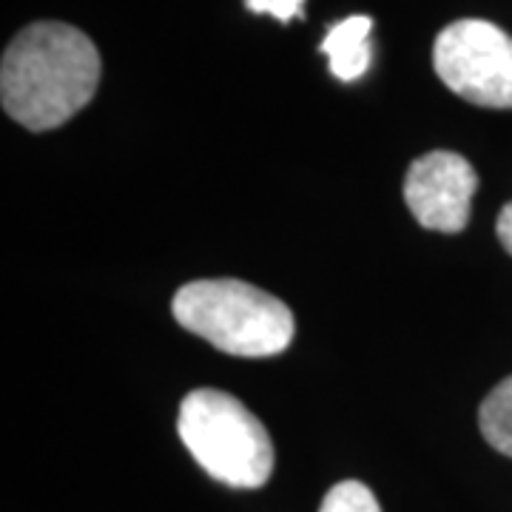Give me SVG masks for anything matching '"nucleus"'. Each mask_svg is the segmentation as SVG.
<instances>
[{
  "mask_svg": "<svg viewBox=\"0 0 512 512\" xmlns=\"http://www.w3.org/2000/svg\"><path fill=\"white\" fill-rule=\"evenodd\" d=\"M478 188L476 168L453 151H430L410 165L404 202L419 225L441 234L467 228Z\"/></svg>",
  "mask_w": 512,
  "mask_h": 512,
  "instance_id": "39448f33",
  "label": "nucleus"
},
{
  "mask_svg": "<svg viewBox=\"0 0 512 512\" xmlns=\"http://www.w3.org/2000/svg\"><path fill=\"white\" fill-rule=\"evenodd\" d=\"M245 6L256 15H271L282 23L305 15V0H245Z\"/></svg>",
  "mask_w": 512,
  "mask_h": 512,
  "instance_id": "1a4fd4ad",
  "label": "nucleus"
},
{
  "mask_svg": "<svg viewBox=\"0 0 512 512\" xmlns=\"http://www.w3.org/2000/svg\"><path fill=\"white\" fill-rule=\"evenodd\" d=\"M319 512H382V507L362 481H339L330 487Z\"/></svg>",
  "mask_w": 512,
  "mask_h": 512,
  "instance_id": "6e6552de",
  "label": "nucleus"
},
{
  "mask_svg": "<svg viewBox=\"0 0 512 512\" xmlns=\"http://www.w3.org/2000/svg\"><path fill=\"white\" fill-rule=\"evenodd\" d=\"M370 29L373 20L367 15H353V18L339 20L328 37L322 40V55L328 57L330 74L342 83H353L359 77H365L370 69Z\"/></svg>",
  "mask_w": 512,
  "mask_h": 512,
  "instance_id": "423d86ee",
  "label": "nucleus"
},
{
  "mask_svg": "<svg viewBox=\"0 0 512 512\" xmlns=\"http://www.w3.org/2000/svg\"><path fill=\"white\" fill-rule=\"evenodd\" d=\"M188 453L211 478L228 487L256 490L274 473V444L262 421L245 404L202 387L188 393L177 419Z\"/></svg>",
  "mask_w": 512,
  "mask_h": 512,
  "instance_id": "7ed1b4c3",
  "label": "nucleus"
},
{
  "mask_svg": "<svg viewBox=\"0 0 512 512\" xmlns=\"http://www.w3.org/2000/svg\"><path fill=\"white\" fill-rule=\"evenodd\" d=\"M495 234H498V242L504 245V251L512 254V202H507L498 214V222H495Z\"/></svg>",
  "mask_w": 512,
  "mask_h": 512,
  "instance_id": "9d476101",
  "label": "nucleus"
},
{
  "mask_svg": "<svg viewBox=\"0 0 512 512\" xmlns=\"http://www.w3.org/2000/svg\"><path fill=\"white\" fill-rule=\"evenodd\" d=\"M441 83L484 109H512V37L490 20H456L433 46Z\"/></svg>",
  "mask_w": 512,
  "mask_h": 512,
  "instance_id": "20e7f679",
  "label": "nucleus"
},
{
  "mask_svg": "<svg viewBox=\"0 0 512 512\" xmlns=\"http://www.w3.org/2000/svg\"><path fill=\"white\" fill-rule=\"evenodd\" d=\"M481 436L487 444L512 458V376L490 390L478 413Z\"/></svg>",
  "mask_w": 512,
  "mask_h": 512,
  "instance_id": "0eeeda50",
  "label": "nucleus"
},
{
  "mask_svg": "<svg viewBox=\"0 0 512 512\" xmlns=\"http://www.w3.org/2000/svg\"><path fill=\"white\" fill-rule=\"evenodd\" d=\"M100 55L92 37L69 23L40 20L20 32L0 63V100L29 131H52L92 103Z\"/></svg>",
  "mask_w": 512,
  "mask_h": 512,
  "instance_id": "f257e3e1",
  "label": "nucleus"
},
{
  "mask_svg": "<svg viewBox=\"0 0 512 512\" xmlns=\"http://www.w3.org/2000/svg\"><path fill=\"white\" fill-rule=\"evenodd\" d=\"M171 308L185 330L231 356H276L293 339L291 308L239 279L188 282Z\"/></svg>",
  "mask_w": 512,
  "mask_h": 512,
  "instance_id": "f03ea898",
  "label": "nucleus"
}]
</instances>
